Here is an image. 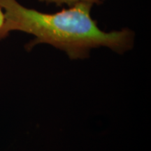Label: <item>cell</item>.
Instances as JSON below:
<instances>
[{
    "label": "cell",
    "instance_id": "cell-1",
    "mask_svg": "<svg viewBox=\"0 0 151 151\" xmlns=\"http://www.w3.org/2000/svg\"><path fill=\"white\" fill-rule=\"evenodd\" d=\"M4 21L0 39L11 32L34 36L27 44L31 50L39 44H48L66 52L71 60L84 59L92 49L106 47L122 54L132 49L134 34L131 29L103 31L91 16L93 5L78 3L54 14H46L20 4L17 0H0Z\"/></svg>",
    "mask_w": 151,
    "mask_h": 151
},
{
    "label": "cell",
    "instance_id": "cell-2",
    "mask_svg": "<svg viewBox=\"0 0 151 151\" xmlns=\"http://www.w3.org/2000/svg\"><path fill=\"white\" fill-rule=\"evenodd\" d=\"M41 2H45L48 4H53L57 6H61L62 5L69 6V7L78 3H88L90 4H102L106 0H39Z\"/></svg>",
    "mask_w": 151,
    "mask_h": 151
},
{
    "label": "cell",
    "instance_id": "cell-3",
    "mask_svg": "<svg viewBox=\"0 0 151 151\" xmlns=\"http://www.w3.org/2000/svg\"><path fill=\"white\" fill-rule=\"evenodd\" d=\"M4 21V11L2 10V9L0 6V29L2 27Z\"/></svg>",
    "mask_w": 151,
    "mask_h": 151
}]
</instances>
